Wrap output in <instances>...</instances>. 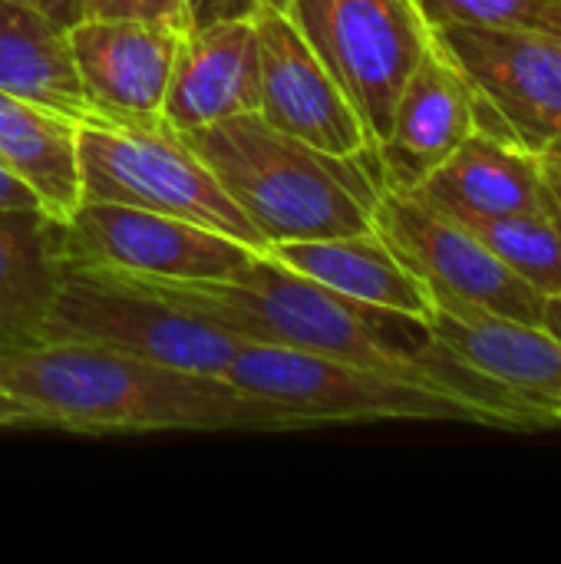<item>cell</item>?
<instances>
[{"mask_svg": "<svg viewBox=\"0 0 561 564\" xmlns=\"http://www.w3.org/2000/svg\"><path fill=\"white\" fill-rule=\"evenodd\" d=\"M20 426H40V420L0 390V430H20Z\"/></svg>", "mask_w": 561, "mask_h": 564, "instance_id": "cell-26", "label": "cell"}, {"mask_svg": "<svg viewBox=\"0 0 561 564\" xmlns=\"http://www.w3.org/2000/svg\"><path fill=\"white\" fill-rule=\"evenodd\" d=\"M20 205H36V198L0 162V208H20Z\"/></svg>", "mask_w": 561, "mask_h": 564, "instance_id": "cell-27", "label": "cell"}, {"mask_svg": "<svg viewBox=\"0 0 561 564\" xmlns=\"http://www.w3.org/2000/svg\"><path fill=\"white\" fill-rule=\"evenodd\" d=\"M188 30L215 20H255L261 10H288V0H185Z\"/></svg>", "mask_w": 561, "mask_h": 564, "instance_id": "cell-24", "label": "cell"}, {"mask_svg": "<svg viewBox=\"0 0 561 564\" xmlns=\"http://www.w3.org/2000/svg\"><path fill=\"white\" fill-rule=\"evenodd\" d=\"M555 46H559L561 53V0H552L549 7H546V13H542V26H539Z\"/></svg>", "mask_w": 561, "mask_h": 564, "instance_id": "cell-28", "label": "cell"}, {"mask_svg": "<svg viewBox=\"0 0 561 564\" xmlns=\"http://www.w3.org/2000/svg\"><path fill=\"white\" fill-rule=\"evenodd\" d=\"M20 3L33 7L36 13H43L63 30H73L86 17V0H20Z\"/></svg>", "mask_w": 561, "mask_h": 564, "instance_id": "cell-25", "label": "cell"}, {"mask_svg": "<svg viewBox=\"0 0 561 564\" xmlns=\"http://www.w3.org/2000/svg\"><path fill=\"white\" fill-rule=\"evenodd\" d=\"M288 17L377 145L410 69L433 40L417 0H288Z\"/></svg>", "mask_w": 561, "mask_h": 564, "instance_id": "cell-7", "label": "cell"}, {"mask_svg": "<svg viewBox=\"0 0 561 564\" xmlns=\"http://www.w3.org/2000/svg\"><path fill=\"white\" fill-rule=\"evenodd\" d=\"M40 344H86L188 373L225 377L248 340L112 274L66 268Z\"/></svg>", "mask_w": 561, "mask_h": 564, "instance_id": "cell-6", "label": "cell"}, {"mask_svg": "<svg viewBox=\"0 0 561 564\" xmlns=\"http://www.w3.org/2000/svg\"><path fill=\"white\" fill-rule=\"evenodd\" d=\"M413 192L460 221L539 208L549 198L542 155L483 126Z\"/></svg>", "mask_w": 561, "mask_h": 564, "instance_id": "cell-17", "label": "cell"}, {"mask_svg": "<svg viewBox=\"0 0 561 564\" xmlns=\"http://www.w3.org/2000/svg\"><path fill=\"white\" fill-rule=\"evenodd\" d=\"M0 390L69 433H301L304 416L231 387L86 344L0 347Z\"/></svg>", "mask_w": 561, "mask_h": 564, "instance_id": "cell-2", "label": "cell"}, {"mask_svg": "<svg viewBox=\"0 0 561 564\" xmlns=\"http://www.w3.org/2000/svg\"><path fill=\"white\" fill-rule=\"evenodd\" d=\"M0 89L73 122L106 116L79 79L69 30L20 0H0Z\"/></svg>", "mask_w": 561, "mask_h": 564, "instance_id": "cell-19", "label": "cell"}, {"mask_svg": "<svg viewBox=\"0 0 561 564\" xmlns=\"http://www.w3.org/2000/svg\"><path fill=\"white\" fill-rule=\"evenodd\" d=\"M182 30L136 17H83L69 50L89 99L106 112L162 116Z\"/></svg>", "mask_w": 561, "mask_h": 564, "instance_id": "cell-14", "label": "cell"}, {"mask_svg": "<svg viewBox=\"0 0 561 564\" xmlns=\"http://www.w3.org/2000/svg\"><path fill=\"white\" fill-rule=\"evenodd\" d=\"M261 245L354 235L374 228L384 195L377 152L334 155L314 149L258 112H241L182 132Z\"/></svg>", "mask_w": 561, "mask_h": 564, "instance_id": "cell-3", "label": "cell"}, {"mask_svg": "<svg viewBox=\"0 0 561 564\" xmlns=\"http://www.w3.org/2000/svg\"><path fill=\"white\" fill-rule=\"evenodd\" d=\"M79 202L132 205L265 248L208 165L162 116L106 112L79 122Z\"/></svg>", "mask_w": 561, "mask_h": 564, "instance_id": "cell-4", "label": "cell"}, {"mask_svg": "<svg viewBox=\"0 0 561 564\" xmlns=\"http://www.w3.org/2000/svg\"><path fill=\"white\" fill-rule=\"evenodd\" d=\"M552 0H417L430 30L436 26H489L539 30Z\"/></svg>", "mask_w": 561, "mask_h": 564, "instance_id": "cell-22", "label": "cell"}, {"mask_svg": "<svg viewBox=\"0 0 561 564\" xmlns=\"http://www.w3.org/2000/svg\"><path fill=\"white\" fill-rule=\"evenodd\" d=\"M423 334L473 377L493 383L529 430H561V340L542 324L513 321L433 291Z\"/></svg>", "mask_w": 561, "mask_h": 564, "instance_id": "cell-11", "label": "cell"}, {"mask_svg": "<svg viewBox=\"0 0 561 564\" xmlns=\"http://www.w3.org/2000/svg\"><path fill=\"white\" fill-rule=\"evenodd\" d=\"M261 63L255 20H215L179 36L162 119L175 132L258 112Z\"/></svg>", "mask_w": 561, "mask_h": 564, "instance_id": "cell-15", "label": "cell"}, {"mask_svg": "<svg viewBox=\"0 0 561 564\" xmlns=\"http://www.w3.org/2000/svg\"><path fill=\"white\" fill-rule=\"evenodd\" d=\"M542 159H546L555 172H561V142H552V145L542 152Z\"/></svg>", "mask_w": 561, "mask_h": 564, "instance_id": "cell-31", "label": "cell"}, {"mask_svg": "<svg viewBox=\"0 0 561 564\" xmlns=\"http://www.w3.org/2000/svg\"><path fill=\"white\" fill-rule=\"evenodd\" d=\"M374 228L430 291L453 294L513 321L542 324L546 297L509 271L470 225L427 205L417 192L384 188Z\"/></svg>", "mask_w": 561, "mask_h": 564, "instance_id": "cell-10", "label": "cell"}, {"mask_svg": "<svg viewBox=\"0 0 561 564\" xmlns=\"http://www.w3.org/2000/svg\"><path fill=\"white\" fill-rule=\"evenodd\" d=\"M103 274H112L202 321H212L248 344L291 347L350 367H364L393 380H407L417 387L443 390L493 413L499 430L532 433L503 390L463 370L440 347H433L427 334L423 344L417 347L393 340L384 324L397 314L341 297L321 288L317 281L281 268L265 251H258L245 268H238L231 278L222 281H165V278L116 274V271H103Z\"/></svg>", "mask_w": 561, "mask_h": 564, "instance_id": "cell-1", "label": "cell"}, {"mask_svg": "<svg viewBox=\"0 0 561 564\" xmlns=\"http://www.w3.org/2000/svg\"><path fill=\"white\" fill-rule=\"evenodd\" d=\"M76 135L79 122L0 89V162L56 221L79 205Z\"/></svg>", "mask_w": 561, "mask_h": 564, "instance_id": "cell-20", "label": "cell"}, {"mask_svg": "<svg viewBox=\"0 0 561 564\" xmlns=\"http://www.w3.org/2000/svg\"><path fill=\"white\" fill-rule=\"evenodd\" d=\"M433 40L470 79L483 129L539 155L561 142V53L542 30L436 26Z\"/></svg>", "mask_w": 561, "mask_h": 564, "instance_id": "cell-9", "label": "cell"}, {"mask_svg": "<svg viewBox=\"0 0 561 564\" xmlns=\"http://www.w3.org/2000/svg\"><path fill=\"white\" fill-rule=\"evenodd\" d=\"M542 327L561 340V294L559 297H546V304H542Z\"/></svg>", "mask_w": 561, "mask_h": 564, "instance_id": "cell-29", "label": "cell"}, {"mask_svg": "<svg viewBox=\"0 0 561 564\" xmlns=\"http://www.w3.org/2000/svg\"><path fill=\"white\" fill-rule=\"evenodd\" d=\"M542 165H546V188H549V198H552V205H555V212H559L561 218V172H555L546 159H542Z\"/></svg>", "mask_w": 561, "mask_h": 564, "instance_id": "cell-30", "label": "cell"}, {"mask_svg": "<svg viewBox=\"0 0 561 564\" xmlns=\"http://www.w3.org/2000/svg\"><path fill=\"white\" fill-rule=\"evenodd\" d=\"M86 17H136L159 20L175 30H188L185 0H86Z\"/></svg>", "mask_w": 561, "mask_h": 564, "instance_id": "cell-23", "label": "cell"}, {"mask_svg": "<svg viewBox=\"0 0 561 564\" xmlns=\"http://www.w3.org/2000/svg\"><path fill=\"white\" fill-rule=\"evenodd\" d=\"M63 274V221L40 205L0 208V347L40 344Z\"/></svg>", "mask_w": 561, "mask_h": 564, "instance_id": "cell-18", "label": "cell"}, {"mask_svg": "<svg viewBox=\"0 0 561 564\" xmlns=\"http://www.w3.org/2000/svg\"><path fill=\"white\" fill-rule=\"evenodd\" d=\"M470 225L489 251L516 271L529 288H536L542 297L561 294V218L546 198L539 208L499 215V218H470Z\"/></svg>", "mask_w": 561, "mask_h": 564, "instance_id": "cell-21", "label": "cell"}, {"mask_svg": "<svg viewBox=\"0 0 561 564\" xmlns=\"http://www.w3.org/2000/svg\"><path fill=\"white\" fill-rule=\"evenodd\" d=\"M281 268L317 281L321 288L357 304L397 314L410 324H427L433 314L430 284L380 238L377 228L331 238L281 241L261 248Z\"/></svg>", "mask_w": 561, "mask_h": 564, "instance_id": "cell-16", "label": "cell"}, {"mask_svg": "<svg viewBox=\"0 0 561 564\" xmlns=\"http://www.w3.org/2000/svg\"><path fill=\"white\" fill-rule=\"evenodd\" d=\"M255 30L261 63L258 116L274 129L334 155L374 149L357 109L327 66L314 56L288 10H261L255 17Z\"/></svg>", "mask_w": 561, "mask_h": 564, "instance_id": "cell-12", "label": "cell"}, {"mask_svg": "<svg viewBox=\"0 0 561 564\" xmlns=\"http://www.w3.org/2000/svg\"><path fill=\"white\" fill-rule=\"evenodd\" d=\"M476 129L479 99L470 79L450 53L430 40L393 102L387 135L374 145L384 188H420Z\"/></svg>", "mask_w": 561, "mask_h": 564, "instance_id": "cell-13", "label": "cell"}, {"mask_svg": "<svg viewBox=\"0 0 561 564\" xmlns=\"http://www.w3.org/2000/svg\"><path fill=\"white\" fill-rule=\"evenodd\" d=\"M255 254L258 248H248L222 231L132 205L79 202L63 221L66 268L165 281H222L245 268Z\"/></svg>", "mask_w": 561, "mask_h": 564, "instance_id": "cell-8", "label": "cell"}, {"mask_svg": "<svg viewBox=\"0 0 561 564\" xmlns=\"http://www.w3.org/2000/svg\"><path fill=\"white\" fill-rule=\"evenodd\" d=\"M225 380L251 397L271 400L304 416L314 430L331 423L377 420L476 423L499 430L493 413L463 397L274 344H241L225 370Z\"/></svg>", "mask_w": 561, "mask_h": 564, "instance_id": "cell-5", "label": "cell"}]
</instances>
